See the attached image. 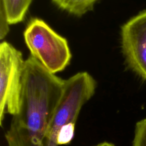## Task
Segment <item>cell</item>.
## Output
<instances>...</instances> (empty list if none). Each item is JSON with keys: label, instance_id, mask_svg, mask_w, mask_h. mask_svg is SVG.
<instances>
[{"label": "cell", "instance_id": "6da1fadb", "mask_svg": "<svg viewBox=\"0 0 146 146\" xmlns=\"http://www.w3.org/2000/svg\"><path fill=\"white\" fill-rule=\"evenodd\" d=\"M63 86L33 56L25 60L18 111L5 134L8 146H42Z\"/></svg>", "mask_w": 146, "mask_h": 146}, {"label": "cell", "instance_id": "7a4b0ae2", "mask_svg": "<svg viewBox=\"0 0 146 146\" xmlns=\"http://www.w3.org/2000/svg\"><path fill=\"white\" fill-rule=\"evenodd\" d=\"M96 82L87 72H80L64 80L60 101L52 116L42 146H58L60 130L66 124L76 123L83 106L93 96Z\"/></svg>", "mask_w": 146, "mask_h": 146}, {"label": "cell", "instance_id": "3957f363", "mask_svg": "<svg viewBox=\"0 0 146 146\" xmlns=\"http://www.w3.org/2000/svg\"><path fill=\"white\" fill-rule=\"evenodd\" d=\"M23 35L31 56L51 73L62 71L69 64L71 54L67 40L42 19H31Z\"/></svg>", "mask_w": 146, "mask_h": 146}, {"label": "cell", "instance_id": "277c9868", "mask_svg": "<svg viewBox=\"0 0 146 146\" xmlns=\"http://www.w3.org/2000/svg\"><path fill=\"white\" fill-rule=\"evenodd\" d=\"M25 60L21 51L10 43L0 44V125L5 113L12 116L18 111L22 68Z\"/></svg>", "mask_w": 146, "mask_h": 146}, {"label": "cell", "instance_id": "5b68a950", "mask_svg": "<svg viewBox=\"0 0 146 146\" xmlns=\"http://www.w3.org/2000/svg\"><path fill=\"white\" fill-rule=\"evenodd\" d=\"M121 50L129 68L146 80V10L121 27Z\"/></svg>", "mask_w": 146, "mask_h": 146}, {"label": "cell", "instance_id": "8992f818", "mask_svg": "<svg viewBox=\"0 0 146 146\" xmlns=\"http://www.w3.org/2000/svg\"><path fill=\"white\" fill-rule=\"evenodd\" d=\"M5 9L10 25L22 22L33 0H0Z\"/></svg>", "mask_w": 146, "mask_h": 146}, {"label": "cell", "instance_id": "52a82bcc", "mask_svg": "<svg viewBox=\"0 0 146 146\" xmlns=\"http://www.w3.org/2000/svg\"><path fill=\"white\" fill-rule=\"evenodd\" d=\"M59 8L70 14L81 17L91 10L98 0H51Z\"/></svg>", "mask_w": 146, "mask_h": 146}, {"label": "cell", "instance_id": "ba28073f", "mask_svg": "<svg viewBox=\"0 0 146 146\" xmlns=\"http://www.w3.org/2000/svg\"><path fill=\"white\" fill-rule=\"evenodd\" d=\"M132 146H146V117L136 124Z\"/></svg>", "mask_w": 146, "mask_h": 146}, {"label": "cell", "instance_id": "9c48e42d", "mask_svg": "<svg viewBox=\"0 0 146 146\" xmlns=\"http://www.w3.org/2000/svg\"><path fill=\"white\" fill-rule=\"evenodd\" d=\"M75 125V123H70L60 130L56 139L58 146L68 144L72 141L74 136Z\"/></svg>", "mask_w": 146, "mask_h": 146}, {"label": "cell", "instance_id": "30bf717a", "mask_svg": "<svg viewBox=\"0 0 146 146\" xmlns=\"http://www.w3.org/2000/svg\"><path fill=\"white\" fill-rule=\"evenodd\" d=\"M9 22L2 2L0 1V38L3 39L9 31Z\"/></svg>", "mask_w": 146, "mask_h": 146}, {"label": "cell", "instance_id": "8fae6325", "mask_svg": "<svg viewBox=\"0 0 146 146\" xmlns=\"http://www.w3.org/2000/svg\"><path fill=\"white\" fill-rule=\"evenodd\" d=\"M94 146H115L113 144L110 143V142H107V141H104L102 142L101 143H99L96 145Z\"/></svg>", "mask_w": 146, "mask_h": 146}]
</instances>
